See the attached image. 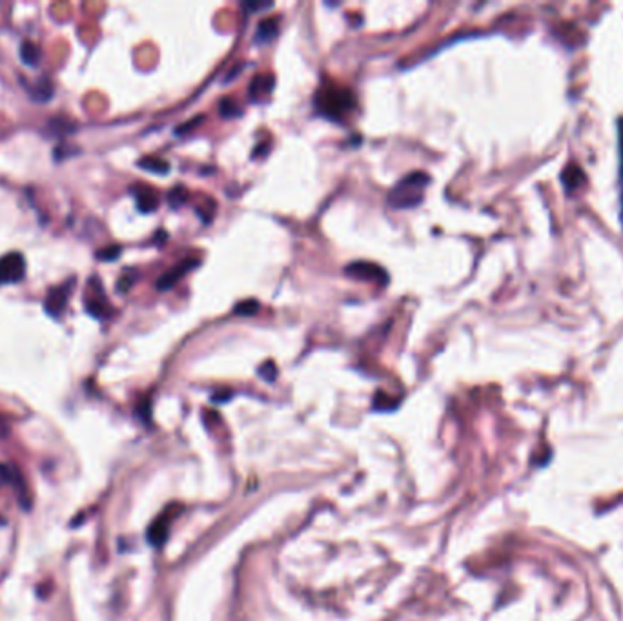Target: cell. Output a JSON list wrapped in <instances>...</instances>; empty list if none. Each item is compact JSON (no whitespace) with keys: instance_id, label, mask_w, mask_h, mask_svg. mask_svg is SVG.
Here are the masks:
<instances>
[{"instance_id":"cell-20","label":"cell","mask_w":623,"mask_h":621,"mask_svg":"<svg viewBox=\"0 0 623 621\" xmlns=\"http://www.w3.org/2000/svg\"><path fill=\"white\" fill-rule=\"evenodd\" d=\"M120 251H122V250H120V246L113 244V246H108V248H103V250H98L97 251V259L106 261V263H111V261L119 259Z\"/></svg>"},{"instance_id":"cell-7","label":"cell","mask_w":623,"mask_h":621,"mask_svg":"<svg viewBox=\"0 0 623 621\" xmlns=\"http://www.w3.org/2000/svg\"><path fill=\"white\" fill-rule=\"evenodd\" d=\"M130 193L133 195L135 199V205L137 210L142 213H152L159 208V200H161V195L155 188L148 186V184H133L130 188Z\"/></svg>"},{"instance_id":"cell-6","label":"cell","mask_w":623,"mask_h":621,"mask_svg":"<svg viewBox=\"0 0 623 621\" xmlns=\"http://www.w3.org/2000/svg\"><path fill=\"white\" fill-rule=\"evenodd\" d=\"M345 272L350 277L361 279V281H374V283H379V285H387V283H389V275H387V272H384L381 266H377L376 263L358 261V263L348 264L345 268Z\"/></svg>"},{"instance_id":"cell-1","label":"cell","mask_w":623,"mask_h":621,"mask_svg":"<svg viewBox=\"0 0 623 621\" xmlns=\"http://www.w3.org/2000/svg\"><path fill=\"white\" fill-rule=\"evenodd\" d=\"M317 111L326 119L341 120L355 106V95L348 88L339 86H321L314 97Z\"/></svg>"},{"instance_id":"cell-17","label":"cell","mask_w":623,"mask_h":621,"mask_svg":"<svg viewBox=\"0 0 623 621\" xmlns=\"http://www.w3.org/2000/svg\"><path fill=\"white\" fill-rule=\"evenodd\" d=\"M73 128H75V124L69 123V120L64 119H53L50 123V132L53 135H66V133H73Z\"/></svg>"},{"instance_id":"cell-18","label":"cell","mask_w":623,"mask_h":621,"mask_svg":"<svg viewBox=\"0 0 623 621\" xmlns=\"http://www.w3.org/2000/svg\"><path fill=\"white\" fill-rule=\"evenodd\" d=\"M135 281H137V272H135V270H126V272H124L122 275H120L119 283H117V292H120V294H126V292H128V290L132 288L133 283H135Z\"/></svg>"},{"instance_id":"cell-15","label":"cell","mask_w":623,"mask_h":621,"mask_svg":"<svg viewBox=\"0 0 623 621\" xmlns=\"http://www.w3.org/2000/svg\"><path fill=\"white\" fill-rule=\"evenodd\" d=\"M219 113H221V117H224V119H234V117H239L241 113H243V110H241L230 97H227L219 103Z\"/></svg>"},{"instance_id":"cell-22","label":"cell","mask_w":623,"mask_h":621,"mask_svg":"<svg viewBox=\"0 0 623 621\" xmlns=\"http://www.w3.org/2000/svg\"><path fill=\"white\" fill-rule=\"evenodd\" d=\"M272 2H244V8L250 9V11H259V9H268L272 8Z\"/></svg>"},{"instance_id":"cell-23","label":"cell","mask_w":623,"mask_h":621,"mask_svg":"<svg viewBox=\"0 0 623 621\" xmlns=\"http://www.w3.org/2000/svg\"><path fill=\"white\" fill-rule=\"evenodd\" d=\"M2 525H6V521L2 519V515H0V527H2Z\"/></svg>"},{"instance_id":"cell-14","label":"cell","mask_w":623,"mask_h":621,"mask_svg":"<svg viewBox=\"0 0 623 621\" xmlns=\"http://www.w3.org/2000/svg\"><path fill=\"white\" fill-rule=\"evenodd\" d=\"M137 166L157 175H166L170 171V162L159 157H142L141 161L137 162Z\"/></svg>"},{"instance_id":"cell-9","label":"cell","mask_w":623,"mask_h":621,"mask_svg":"<svg viewBox=\"0 0 623 621\" xmlns=\"http://www.w3.org/2000/svg\"><path fill=\"white\" fill-rule=\"evenodd\" d=\"M0 477H2V481H4V483H9V485L17 490L18 501L24 505V508H26V506L30 508V501H28V498H26V494H28L26 483H24V479H22L21 472H18L17 468L8 467V465H0Z\"/></svg>"},{"instance_id":"cell-19","label":"cell","mask_w":623,"mask_h":621,"mask_svg":"<svg viewBox=\"0 0 623 621\" xmlns=\"http://www.w3.org/2000/svg\"><path fill=\"white\" fill-rule=\"evenodd\" d=\"M259 310V302L256 299H246V301H241L237 307H235V314L239 315H253Z\"/></svg>"},{"instance_id":"cell-4","label":"cell","mask_w":623,"mask_h":621,"mask_svg":"<svg viewBox=\"0 0 623 621\" xmlns=\"http://www.w3.org/2000/svg\"><path fill=\"white\" fill-rule=\"evenodd\" d=\"M84 310L95 317V319H108L113 315V308H111L110 301H108L106 294H104L103 283L98 281L97 275H93L88 283V288H86L84 294Z\"/></svg>"},{"instance_id":"cell-5","label":"cell","mask_w":623,"mask_h":621,"mask_svg":"<svg viewBox=\"0 0 623 621\" xmlns=\"http://www.w3.org/2000/svg\"><path fill=\"white\" fill-rule=\"evenodd\" d=\"M26 277V259L21 251H11L0 257V285H15Z\"/></svg>"},{"instance_id":"cell-12","label":"cell","mask_w":623,"mask_h":621,"mask_svg":"<svg viewBox=\"0 0 623 621\" xmlns=\"http://www.w3.org/2000/svg\"><path fill=\"white\" fill-rule=\"evenodd\" d=\"M279 33V18L268 17L263 18V21L257 24L256 31V42L257 44H266L270 40H273Z\"/></svg>"},{"instance_id":"cell-16","label":"cell","mask_w":623,"mask_h":621,"mask_svg":"<svg viewBox=\"0 0 623 621\" xmlns=\"http://www.w3.org/2000/svg\"><path fill=\"white\" fill-rule=\"evenodd\" d=\"M188 190L183 186H177L173 188L170 193H168V203H170L171 208H179V206L186 205V200H188Z\"/></svg>"},{"instance_id":"cell-13","label":"cell","mask_w":623,"mask_h":621,"mask_svg":"<svg viewBox=\"0 0 623 621\" xmlns=\"http://www.w3.org/2000/svg\"><path fill=\"white\" fill-rule=\"evenodd\" d=\"M18 55H21L22 64L28 66V68H37L40 64V57H42V50L31 40H22L21 50H18Z\"/></svg>"},{"instance_id":"cell-3","label":"cell","mask_w":623,"mask_h":621,"mask_svg":"<svg viewBox=\"0 0 623 621\" xmlns=\"http://www.w3.org/2000/svg\"><path fill=\"white\" fill-rule=\"evenodd\" d=\"M77 285V279L75 275L68 277L64 283H60V285L52 286V288L47 290L46 299H44V310L50 317L53 319H60L64 312L68 310V302L69 297L73 294V288Z\"/></svg>"},{"instance_id":"cell-11","label":"cell","mask_w":623,"mask_h":621,"mask_svg":"<svg viewBox=\"0 0 623 621\" xmlns=\"http://www.w3.org/2000/svg\"><path fill=\"white\" fill-rule=\"evenodd\" d=\"M26 90L30 91L31 98L37 101V103H47L55 93V88H53V82L50 77H40L35 84H26Z\"/></svg>"},{"instance_id":"cell-8","label":"cell","mask_w":623,"mask_h":621,"mask_svg":"<svg viewBox=\"0 0 623 621\" xmlns=\"http://www.w3.org/2000/svg\"><path fill=\"white\" fill-rule=\"evenodd\" d=\"M197 266H199V261L197 259L181 261V263H177L173 268H170L166 273H163V275L159 277L157 290L159 292H166V290L173 288V286H176L177 283L190 272V270L197 268Z\"/></svg>"},{"instance_id":"cell-10","label":"cell","mask_w":623,"mask_h":621,"mask_svg":"<svg viewBox=\"0 0 623 621\" xmlns=\"http://www.w3.org/2000/svg\"><path fill=\"white\" fill-rule=\"evenodd\" d=\"M273 86H275V77L272 73H259L250 82V97L252 101H263L272 93Z\"/></svg>"},{"instance_id":"cell-21","label":"cell","mask_w":623,"mask_h":621,"mask_svg":"<svg viewBox=\"0 0 623 621\" xmlns=\"http://www.w3.org/2000/svg\"><path fill=\"white\" fill-rule=\"evenodd\" d=\"M259 374L263 375L266 381H273V379H275V375H278V368H275V365H273L272 361L263 363V366L259 368Z\"/></svg>"},{"instance_id":"cell-2","label":"cell","mask_w":623,"mask_h":621,"mask_svg":"<svg viewBox=\"0 0 623 621\" xmlns=\"http://www.w3.org/2000/svg\"><path fill=\"white\" fill-rule=\"evenodd\" d=\"M430 183L425 171H412L405 175L389 193V205L392 208H414L425 197V188Z\"/></svg>"}]
</instances>
